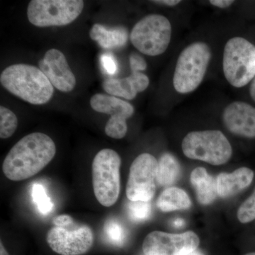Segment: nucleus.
I'll list each match as a JSON object with an SVG mask.
<instances>
[{"mask_svg":"<svg viewBox=\"0 0 255 255\" xmlns=\"http://www.w3.org/2000/svg\"><path fill=\"white\" fill-rule=\"evenodd\" d=\"M158 161L153 155L142 153L134 159L130 167L127 196L130 201L150 202L156 190Z\"/></svg>","mask_w":255,"mask_h":255,"instance_id":"obj_9","label":"nucleus"},{"mask_svg":"<svg viewBox=\"0 0 255 255\" xmlns=\"http://www.w3.org/2000/svg\"><path fill=\"white\" fill-rule=\"evenodd\" d=\"M152 2L156 3V4L166 5V6H174L176 5L179 4L181 2L179 0H157V1H152Z\"/></svg>","mask_w":255,"mask_h":255,"instance_id":"obj_31","label":"nucleus"},{"mask_svg":"<svg viewBox=\"0 0 255 255\" xmlns=\"http://www.w3.org/2000/svg\"><path fill=\"white\" fill-rule=\"evenodd\" d=\"M184 223L185 222H184V220L177 219L173 221V226L176 228H182L184 226Z\"/></svg>","mask_w":255,"mask_h":255,"instance_id":"obj_32","label":"nucleus"},{"mask_svg":"<svg viewBox=\"0 0 255 255\" xmlns=\"http://www.w3.org/2000/svg\"><path fill=\"white\" fill-rule=\"evenodd\" d=\"M250 93L253 100L255 102V78L253 82H252L251 89H250Z\"/></svg>","mask_w":255,"mask_h":255,"instance_id":"obj_33","label":"nucleus"},{"mask_svg":"<svg viewBox=\"0 0 255 255\" xmlns=\"http://www.w3.org/2000/svg\"><path fill=\"white\" fill-rule=\"evenodd\" d=\"M105 235L107 239L114 246L122 247L125 242V230L116 220H109L105 225Z\"/></svg>","mask_w":255,"mask_h":255,"instance_id":"obj_22","label":"nucleus"},{"mask_svg":"<svg viewBox=\"0 0 255 255\" xmlns=\"http://www.w3.org/2000/svg\"><path fill=\"white\" fill-rule=\"evenodd\" d=\"M101 63L104 70L109 75H114L118 71V65L114 57L110 53H105L101 56Z\"/></svg>","mask_w":255,"mask_h":255,"instance_id":"obj_27","label":"nucleus"},{"mask_svg":"<svg viewBox=\"0 0 255 255\" xmlns=\"http://www.w3.org/2000/svg\"><path fill=\"white\" fill-rule=\"evenodd\" d=\"M209 2L214 6H217V7L221 8V9H226V8L231 6L235 1H231V0H211Z\"/></svg>","mask_w":255,"mask_h":255,"instance_id":"obj_30","label":"nucleus"},{"mask_svg":"<svg viewBox=\"0 0 255 255\" xmlns=\"http://www.w3.org/2000/svg\"><path fill=\"white\" fill-rule=\"evenodd\" d=\"M94 233L86 225L75 230L55 226L47 233L46 241L52 251L60 255H82L94 244Z\"/></svg>","mask_w":255,"mask_h":255,"instance_id":"obj_11","label":"nucleus"},{"mask_svg":"<svg viewBox=\"0 0 255 255\" xmlns=\"http://www.w3.org/2000/svg\"><path fill=\"white\" fill-rule=\"evenodd\" d=\"M83 8L82 0H32L27 17L38 27L65 26L76 20Z\"/></svg>","mask_w":255,"mask_h":255,"instance_id":"obj_8","label":"nucleus"},{"mask_svg":"<svg viewBox=\"0 0 255 255\" xmlns=\"http://www.w3.org/2000/svg\"><path fill=\"white\" fill-rule=\"evenodd\" d=\"M90 36L102 48L114 49L127 44L128 33L124 27L107 28L100 23H95L90 29Z\"/></svg>","mask_w":255,"mask_h":255,"instance_id":"obj_17","label":"nucleus"},{"mask_svg":"<svg viewBox=\"0 0 255 255\" xmlns=\"http://www.w3.org/2000/svg\"><path fill=\"white\" fill-rule=\"evenodd\" d=\"M0 255H9L5 249L4 246H3L2 242L0 243Z\"/></svg>","mask_w":255,"mask_h":255,"instance_id":"obj_34","label":"nucleus"},{"mask_svg":"<svg viewBox=\"0 0 255 255\" xmlns=\"http://www.w3.org/2000/svg\"><path fill=\"white\" fill-rule=\"evenodd\" d=\"M129 63L132 73L144 71L147 68V63L145 59L136 53H132L129 56Z\"/></svg>","mask_w":255,"mask_h":255,"instance_id":"obj_28","label":"nucleus"},{"mask_svg":"<svg viewBox=\"0 0 255 255\" xmlns=\"http://www.w3.org/2000/svg\"><path fill=\"white\" fill-rule=\"evenodd\" d=\"M53 223L55 226L65 228L70 226H73L74 224V220L71 216L69 215H60V216H56L53 219Z\"/></svg>","mask_w":255,"mask_h":255,"instance_id":"obj_29","label":"nucleus"},{"mask_svg":"<svg viewBox=\"0 0 255 255\" xmlns=\"http://www.w3.org/2000/svg\"><path fill=\"white\" fill-rule=\"evenodd\" d=\"M225 78L232 86L241 88L255 77V46L242 37H234L226 43L223 51Z\"/></svg>","mask_w":255,"mask_h":255,"instance_id":"obj_6","label":"nucleus"},{"mask_svg":"<svg viewBox=\"0 0 255 255\" xmlns=\"http://www.w3.org/2000/svg\"><path fill=\"white\" fill-rule=\"evenodd\" d=\"M191 206V201L187 193L177 187L166 189L157 201V208L163 212L188 209Z\"/></svg>","mask_w":255,"mask_h":255,"instance_id":"obj_18","label":"nucleus"},{"mask_svg":"<svg viewBox=\"0 0 255 255\" xmlns=\"http://www.w3.org/2000/svg\"><path fill=\"white\" fill-rule=\"evenodd\" d=\"M200 241L194 232L170 234L153 231L142 244L144 255H187L197 250Z\"/></svg>","mask_w":255,"mask_h":255,"instance_id":"obj_10","label":"nucleus"},{"mask_svg":"<svg viewBox=\"0 0 255 255\" xmlns=\"http://www.w3.org/2000/svg\"><path fill=\"white\" fill-rule=\"evenodd\" d=\"M182 147L188 158L204 161L213 165L226 163L233 153L231 143L220 130L189 132L183 140Z\"/></svg>","mask_w":255,"mask_h":255,"instance_id":"obj_5","label":"nucleus"},{"mask_svg":"<svg viewBox=\"0 0 255 255\" xmlns=\"http://www.w3.org/2000/svg\"><path fill=\"white\" fill-rule=\"evenodd\" d=\"M120 155L112 149H103L92 162V185L97 200L105 207L118 201L121 191Z\"/></svg>","mask_w":255,"mask_h":255,"instance_id":"obj_4","label":"nucleus"},{"mask_svg":"<svg viewBox=\"0 0 255 255\" xmlns=\"http://www.w3.org/2000/svg\"><path fill=\"white\" fill-rule=\"evenodd\" d=\"M18 127V119L9 109L0 107V137L9 138L16 131Z\"/></svg>","mask_w":255,"mask_h":255,"instance_id":"obj_21","label":"nucleus"},{"mask_svg":"<svg viewBox=\"0 0 255 255\" xmlns=\"http://www.w3.org/2000/svg\"><path fill=\"white\" fill-rule=\"evenodd\" d=\"M223 121L230 132L239 136L255 137V108L243 102H234L225 108Z\"/></svg>","mask_w":255,"mask_h":255,"instance_id":"obj_13","label":"nucleus"},{"mask_svg":"<svg viewBox=\"0 0 255 255\" xmlns=\"http://www.w3.org/2000/svg\"><path fill=\"white\" fill-rule=\"evenodd\" d=\"M254 172L248 167H241L232 173H221L217 177V190L221 198L231 197L251 185Z\"/></svg>","mask_w":255,"mask_h":255,"instance_id":"obj_14","label":"nucleus"},{"mask_svg":"<svg viewBox=\"0 0 255 255\" xmlns=\"http://www.w3.org/2000/svg\"><path fill=\"white\" fill-rule=\"evenodd\" d=\"M211 50L204 42H194L181 52L173 75L174 90L179 94L194 92L209 68Z\"/></svg>","mask_w":255,"mask_h":255,"instance_id":"obj_3","label":"nucleus"},{"mask_svg":"<svg viewBox=\"0 0 255 255\" xmlns=\"http://www.w3.org/2000/svg\"><path fill=\"white\" fill-rule=\"evenodd\" d=\"M172 32L168 18L161 14L147 15L132 28L130 41L140 53L157 56L168 48Z\"/></svg>","mask_w":255,"mask_h":255,"instance_id":"obj_7","label":"nucleus"},{"mask_svg":"<svg viewBox=\"0 0 255 255\" xmlns=\"http://www.w3.org/2000/svg\"><path fill=\"white\" fill-rule=\"evenodd\" d=\"M0 82L10 93L33 105L48 103L54 94L53 85L43 72L27 64H15L5 68Z\"/></svg>","mask_w":255,"mask_h":255,"instance_id":"obj_2","label":"nucleus"},{"mask_svg":"<svg viewBox=\"0 0 255 255\" xmlns=\"http://www.w3.org/2000/svg\"><path fill=\"white\" fill-rule=\"evenodd\" d=\"M190 180L195 189L198 200L203 205L211 204L219 196L217 181L208 173L205 168L194 169L191 172Z\"/></svg>","mask_w":255,"mask_h":255,"instance_id":"obj_16","label":"nucleus"},{"mask_svg":"<svg viewBox=\"0 0 255 255\" xmlns=\"http://www.w3.org/2000/svg\"><path fill=\"white\" fill-rule=\"evenodd\" d=\"M204 255L202 253H201V251H197V250H196L195 251L192 252V253H189V255Z\"/></svg>","mask_w":255,"mask_h":255,"instance_id":"obj_35","label":"nucleus"},{"mask_svg":"<svg viewBox=\"0 0 255 255\" xmlns=\"http://www.w3.org/2000/svg\"><path fill=\"white\" fill-rule=\"evenodd\" d=\"M127 119L118 116H112L109 119L105 127V133L107 136L114 139H122L127 135Z\"/></svg>","mask_w":255,"mask_h":255,"instance_id":"obj_23","label":"nucleus"},{"mask_svg":"<svg viewBox=\"0 0 255 255\" xmlns=\"http://www.w3.org/2000/svg\"><path fill=\"white\" fill-rule=\"evenodd\" d=\"M104 90L110 95L133 100L137 93L136 85L131 75L125 78H108L103 82Z\"/></svg>","mask_w":255,"mask_h":255,"instance_id":"obj_20","label":"nucleus"},{"mask_svg":"<svg viewBox=\"0 0 255 255\" xmlns=\"http://www.w3.org/2000/svg\"><path fill=\"white\" fill-rule=\"evenodd\" d=\"M246 255H255V253H248V254H247Z\"/></svg>","mask_w":255,"mask_h":255,"instance_id":"obj_36","label":"nucleus"},{"mask_svg":"<svg viewBox=\"0 0 255 255\" xmlns=\"http://www.w3.org/2000/svg\"><path fill=\"white\" fill-rule=\"evenodd\" d=\"M38 65L55 88L63 92L73 91L76 78L61 51L55 48L48 50Z\"/></svg>","mask_w":255,"mask_h":255,"instance_id":"obj_12","label":"nucleus"},{"mask_svg":"<svg viewBox=\"0 0 255 255\" xmlns=\"http://www.w3.org/2000/svg\"><path fill=\"white\" fill-rule=\"evenodd\" d=\"M129 218L135 222H142L150 218L152 206L150 202L130 201L127 206Z\"/></svg>","mask_w":255,"mask_h":255,"instance_id":"obj_24","label":"nucleus"},{"mask_svg":"<svg viewBox=\"0 0 255 255\" xmlns=\"http://www.w3.org/2000/svg\"><path fill=\"white\" fill-rule=\"evenodd\" d=\"M56 146L51 137L33 132L22 137L9 151L2 164L5 177L14 182L39 173L54 158Z\"/></svg>","mask_w":255,"mask_h":255,"instance_id":"obj_1","label":"nucleus"},{"mask_svg":"<svg viewBox=\"0 0 255 255\" xmlns=\"http://www.w3.org/2000/svg\"><path fill=\"white\" fill-rule=\"evenodd\" d=\"M92 110L99 113L130 118L134 114L133 107L128 102L114 96L96 94L90 100Z\"/></svg>","mask_w":255,"mask_h":255,"instance_id":"obj_15","label":"nucleus"},{"mask_svg":"<svg viewBox=\"0 0 255 255\" xmlns=\"http://www.w3.org/2000/svg\"><path fill=\"white\" fill-rule=\"evenodd\" d=\"M237 216L242 223L251 222L255 219V189L253 194L239 208Z\"/></svg>","mask_w":255,"mask_h":255,"instance_id":"obj_26","label":"nucleus"},{"mask_svg":"<svg viewBox=\"0 0 255 255\" xmlns=\"http://www.w3.org/2000/svg\"><path fill=\"white\" fill-rule=\"evenodd\" d=\"M31 195L33 202L42 214H48L53 209V203L47 195L46 190L41 184H33Z\"/></svg>","mask_w":255,"mask_h":255,"instance_id":"obj_25","label":"nucleus"},{"mask_svg":"<svg viewBox=\"0 0 255 255\" xmlns=\"http://www.w3.org/2000/svg\"><path fill=\"white\" fill-rule=\"evenodd\" d=\"M180 165L170 153H164L158 161L156 183L160 187H169L174 184L180 175Z\"/></svg>","mask_w":255,"mask_h":255,"instance_id":"obj_19","label":"nucleus"}]
</instances>
